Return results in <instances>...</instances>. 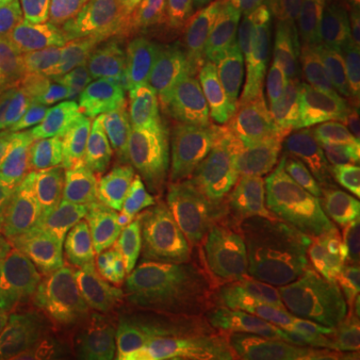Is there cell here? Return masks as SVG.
Here are the masks:
<instances>
[{"instance_id": "cell-36", "label": "cell", "mask_w": 360, "mask_h": 360, "mask_svg": "<svg viewBox=\"0 0 360 360\" xmlns=\"http://www.w3.org/2000/svg\"><path fill=\"white\" fill-rule=\"evenodd\" d=\"M266 360H284V356L281 354V350H269Z\"/></svg>"}, {"instance_id": "cell-16", "label": "cell", "mask_w": 360, "mask_h": 360, "mask_svg": "<svg viewBox=\"0 0 360 360\" xmlns=\"http://www.w3.org/2000/svg\"><path fill=\"white\" fill-rule=\"evenodd\" d=\"M124 281L118 272L75 276L65 284L58 300L60 342H78L92 336L124 333Z\"/></svg>"}, {"instance_id": "cell-34", "label": "cell", "mask_w": 360, "mask_h": 360, "mask_svg": "<svg viewBox=\"0 0 360 360\" xmlns=\"http://www.w3.org/2000/svg\"><path fill=\"white\" fill-rule=\"evenodd\" d=\"M70 342H60L58 347L54 348L51 352V356L46 360H68L70 359Z\"/></svg>"}, {"instance_id": "cell-22", "label": "cell", "mask_w": 360, "mask_h": 360, "mask_svg": "<svg viewBox=\"0 0 360 360\" xmlns=\"http://www.w3.org/2000/svg\"><path fill=\"white\" fill-rule=\"evenodd\" d=\"M63 205L65 198L51 180L40 172H30L25 196L16 208L13 226L8 232L4 258H16L28 246L34 245L42 236V232L49 229Z\"/></svg>"}, {"instance_id": "cell-12", "label": "cell", "mask_w": 360, "mask_h": 360, "mask_svg": "<svg viewBox=\"0 0 360 360\" xmlns=\"http://www.w3.org/2000/svg\"><path fill=\"white\" fill-rule=\"evenodd\" d=\"M196 232L224 300L236 316L245 322H257L255 290L264 255L250 212Z\"/></svg>"}, {"instance_id": "cell-8", "label": "cell", "mask_w": 360, "mask_h": 360, "mask_svg": "<svg viewBox=\"0 0 360 360\" xmlns=\"http://www.w3.org/2000/svg\"><path fill=\"white\" fill-rule=\"evenodd\" d=\"M258 238L264 257H288L322 245L314 186L296 167L258 179Z\"/></svg>"}, {"instance_id": "cell-6", "label": "cell", "mask_w": 360, "mask_h": 360, "mask_svg": "<svg viewBox=\"0 0 360 360\" xmlns=\"http://www.w3.org/2000/svg\"><path fill=\"white\" fill-rule=\"evenodd\" d=\"M360 160V92H321L300 142L295 167L314 186L326 210L350 168Z\"/></svg>"}, {"instance_id": "cell-27", "label": "cell", "mask_w": 360, "mask_h": 360, "mask_svg": "<svg viewBox=\"0 0 360 360\" xmlns=\"http://www.w3.org/2000/svg\"><path fill=\"white\" fill-rule=\"evenodd\" d=\"M326 42L342 58H360V0H333Z\"/></svg>"}, {"instance_id": "cell-18", "label": "cell", "mask_w": 360, "mask_h": 360, "mask_svg": "<svg viewBox=\"0 0 360 360\" xmlns=\"http://www.w3.org/2000/svg\"><path fill=\"white\" fill-rule=\"evenodd\" d=\"M120 106L122 92H103L70 103L44 106L42 116L51 148L70 146L98 155L118 122Z\"/></svg>"}, {"instance_id": "cell-23", "label": "cell", "mask_w": 360, "mask_h": 360, "mask_svg": "<svg viewBox=\"0 0 360 360\" xmlns=\"http://www.w3.org/2000/svg\"><path fill=\"white\" fill-rule=\"evenodd\" d=\"M46 39L39 0L0 8V72H13Z\"/></svg>"}, {"instance_id": "cell-24", "label": "cell", "mask_w": 360, "mask_h": 360, "mask_svg": "<svg viewBox=\"0 0 360 360\" xmlns=\"http://www.w3.org/2000/svg\"><path fill=\"white\" fill-rule=\"evenodd\" d=\"M49 39L65 46H89L98 34L101 0H39Z\"/></svg>"}, {"instance_id": "cell-15", "label": "cell", "mask_w": 360, "mask_h": 360, "mask_svg": "<svg viewBox=\"0 0 360 360\" xmlns=\"http://www.w3.org/2000/svg\"><path fill=\"white\" fill-rule=\"evenodd\" d=\"M200 84H206V80L184 72L136 80L122 92L118 122L101 146L98 156L127 150L158 130L174 127L180 108Z\"/></svg>"}, {"instance_id": "cell-19", "label": "cell", "mask_w": 360, "mask_h": 360, "mask_svg": "<svg viewBox=\"0 0 360 360\" xmlns=\"http://www.w3.org/2000/svg\"><path fill=\"white\" fill-rule=\"evenodd\" d=\"M333 0H283L260 30V58H290L326 44Z\"/></svg>"}, {"instance_id": "cell-21", "label": "cell", "mask_w": 360, "mask_h": 360, "mask_svg": "<svg viewBox=\"0 0 360 360\" xmlns=\"http://www.w3.org/2000/svg\"><path fill=\"white\" fill-rule=\"evenodd\" d=\"M179 0H101L98 44L124 51L155 28Z\"/></svg>"}, {"instance_id": "cell-1", "label": "cell", "mask_w": 360, "mask_h": 360, "mask_svg": "<svg viewBox=\"0 0 360 360\" xmlns=\"http://www.w3.org/2000/svg\"><path fill=\"white\" fill-rule=\"evenodd\" d=\"M260 30L240 0H179L142 39L124 49L136 80L160 75H196L206 82L260 60Z\"/></svg>"}, {"instance_id": "cell-13", "label": "cell", "mask_w": 360, "mask_h": 360, "mask_svg": "<svg viewBox=\"0 0 360 360\" xmlns=\"http://www.w3.org/2000/svg\"><path fill=\"white\" fill-rule=\"evenodd\" d=\"M226 300L210 269L198 232L184 245L170 296L167 324L188 347H205L219 330Z\"/></svg>"}, {"instance_id": "cell-7", "label": "cell", "mask_w": 360, "mask_h": 360, "mask_svg": "<svg viewBox=\"0 0 360 360\" xmlns=\"http://www.w3.org/2000/svg\"><path fill=\"white\" fill-rule=\"evenodd\" d=\"M321 90L290 75H272L252 94V180L295 167Z\"/></svg>"}, {"instance_id": "cell-10", "label": "cell", "mask_w": 360, "mask_h": 360, "mask_svg": "<svg viewBox=\"0 0 360 360\" xmlns=\"http://www.w3.org/2000/svg\"><path fill=\"white\" fill-rule=\"evenodd\" d=\"M162 229L158 212L148 200L116 206L96 217L89 238L60 258V264L70 278L106 272L124 274L134 257Z\"/></svg>"}, {"instance_id": "cell-4", "label": "cell", "mask_w": 360, "mask_h": 360, "mask_svg": "<svg viewBox=\"0 0 360 360\" xmlns=\"http://www.w3.org/2000/svg\"><path fill=\"white\" fill-rule=\"evenodd\" d=\"M14 78L40 104L70 103L103 92H127L134 84L122 56L103 44L65 46L44 39L13 70Z\"/></svg>"}, {"instance_id": "cell-2", "label": "cell", "mask_w": 360, "mask_h": 360, "mask_svg": "<svg viewBox=\"0 0 360 360\" xmlns=\"http://www.w3.org/2000/svg\"><path fill=\"white\" fill-rule=\"evenodd\" d=\"M255 321L286 360H330L338 336V281L326 245L262 257Z\"/></svg>"}, {"instance_id": "cell-29", "label": "cell", "mask_w": 360, "mask_h": 360, "mask_svg": "<svg viewBox=\"0 0 360 360\" xmlns=\"http://www.w3.org/2000/svg\"><path fill=\"white\" fill-rule=\"evenodd\" d=\"M324 212L336 220L340 231L360 245V160L340 182L335 200Z\"/></svg>"}, {"instance_id": "cell-25", "label": "cell", "mask_w": 360, "mask_h": 360, "mask_svg": "<svg viewBox=\"0 0 360 360\" xmlns=\"http://www.w3.org/2000/svg\"><path fill=\"white\" fill-rule=\"evenodd\" d=\"M96 214L92 210L65 202L39 240L18 255L22 264H37L75 250L89 238Z\"/></svg>"}, {"instance_id": "cell-9", "label": "cell", "mask_w": 360, "mask_h": 360, "mask_svg": "<svg viewBox=\"0 0 360 360\" xmlns=\"http://www.w3.org/2000/svg\"><path fill=\"white\" fill-rule=\"evenodd\" d=\"M58 260L26 264L16 302L0 328V359L46 360L60 342L58 300L68 283Z\"/></svg>"}, {"instance_id": "cell-14", "label": "cell", "mask_w": 360, "mask_h": 360, "mask_svg": "<svg viewBox=\"0 0 360 360\" xmlns=\"http://www.w3.org/2000/svg\"><path fill=\"white\" fill-rule=\"evenodd\" d=\"M32 172L51 180L65 202L98 212L136 196L139 182L129 170L84 148L52 146Z\"/></svg>"}, {"instance_id": "cell-37", "label": "cell", "mask_w": 360, "mask_h": 360, "mask_svg": "<svg viewBox=\"0 0 360 360\" xmlns=\"http://www.w3.org/2000/svg\"><path fill=\"white\" fill-rule=\"evenodd\" d=\"M18 2H22V0H0V8H8L13 4H18Z\"/></svg>"}, {"instance_id": "cell-28", "label": "cell", "mask_w": 360, "mask_h": 360, "mask_svg": "<svg viewBox=\"0 0 360 360\" xmlns=\"http://www.w3.org/2000/svg\"><path fill=\"white\" fill-rule=\"evenodd\" d=\"M129 360H194V356L188 345L165 322L130 338Z\"/></svg>"}, {"instance_id": "cell-38", "label": "cell", "mask_w": 360, "mask_h": 360, "mask_svg": "<svg viewBox=\"0 0 360 360\" xmlns=\"http://www.w3.org/2000/svg\"><path fill=\"white\" fill-rule=\"evenodd\" d=\"M0 360H2V359H0Z\"/></svg>"}, {"instance_id": "cell-32", "label": "cell", "mask_w": 360, "mask_h": 360, "mask_svg": "<svg viewBox=\"0 0 360 360\" xmlns=\"http://www.w3.org/2000/svg\"><path fill=\"white\" fill-rule=\"evenodd\" d=\"M26 274V264L18 258L0 260V328L13 310L18 290L22 286Z\"/></svg>"}, {"instance_id": "cell-26", "label": "cell", "mask_w": 360, "mask_h": 360, "mask_svg": "<svg viewBox=\"0 0 360 360\" xmlns=\"http://www.w3.org/2000/svg\"><path fill=\"white\" fill-rule=\"evenodd\" d=\"M340 360H360V246L350 250L342 276Z\"/></svg>"}, {"instance_id": "cell-33", "label": "cell", "mask_w": 360, "mask_h": 360, "mask_svg": "<svg viewBox=\"0 0 360 360\" xmlns=\"http://www.w3.org/2000/svg\"><path fill=\"white\" fill-rule=\"evenodd\" d=\"M281 2L283 0H240L243 8H245L248 18H250V22L258 30H262V26L269 22V18L278 8Z\"/></svg>"}, {"instance_id": "cell-5", "label": "cell", "mask_w": 360, "mask_h": 360, "mask_svg": "<svg viewBox=\"0 0 360 360\" xmlns=\"http://www.w3.org/2000/svg\"><path fill=\"white\" fill-rule=\"evenodd\" d=\"M172 129L182 156L226 160L252 180V115L234 80L222 78L191 94Z\"/></svg>"}, {"instance_id": "cell-30", "label": "cell", "mask_w": 360, "mask_h": 360, "mask_svg": "<svg viewBox=\"0 0 360 360\" xmlns=\"http://www.w3.org/2000/svg\"><path fill=\"white\" fill-rule=\"evenodd\" d=\"M269 338L262 330H236L210 348L200 360H266Z\"/></svg>"}, {"instance_id": "cell-3", "label": "cell", "mask_w": 360, "mask_h": 360, "mask_svg": "<svg viewBox=\"0 0 360 360\" xmlns=\"http://www.w3.org/2000/svg\"><path fill=\"white\" fill-rule=\"evenodd\" d=\"M156 200L162 226L184 236L250 212V179L238 165L196 156L168 176Z\"/></svg>"}, {"instance_id": "cell-17", "label": "cell", "mask_w": 360, "mask_h": 360, "mask_svg": "<svg viewBox=\"0 0 360 360\" xmlns=\"http://www.w3.org/2000/svg\"><path fill=\"white\" fill-rule=\"evenodd\" d=\"M42 108L13 72H0V160L13 174L32 172L51 150Z\"/></svg>"}, {"instance_id": "cell-31", "label": "cell", "mask_w": 360, "mask_h": 360, "mask_svg": "<svg viewBox=\"0 0 360 360\" xmlns=\"http://www.w3.org/2000/svg\"><path fill=\"white\" fill-rule=\"evenodd\" d=\"M68 360H129V336L120 333L70 342Z\"/></svg>"}, {"instance_id": "cell-35", "label": "cell", "mask_w": 360, "mask_h": 360, "mask_svg": "<svg viewBox=\"0 0 360 360\" xmlns=\"http://www.w3.org/2000/svg\"><path fill=\"white\" fill-rule=\"evenodd\" d=\"M13 176H16V174H13V172H11V168L6 167V165L0 160V184H2V182H6L8 179H13Z\"/></svg>"}, {"instance_id": "cell-20", "label": "cell", "mask_w": 360, "mask_h": 360, "mask_svg": "<svg viewBox=\"0 0 360 360\" xmlns=\"http://www.w3.org/2000/svg\"><path fill=\"white\" fill-rule=\"evenodd\" d=\"M103 158L110 165H116L129 170L130 174H134V179L139 182L134 198L150 200L158 194L160 186L167 182L168 176L182 165L184 156L180 153L174 129L168 127L142 139L127 150L103 156Z\"/></svg>"}, {"instance_id": "cell-11", "label": "cell", "mask_w": 360, "mask_h": 360, "mask_svg": "<svg viewBox=\"0 0 360 360\" xmlns=\"http://www.w3.org/2000/svg\"><path fill=\"white\" fill-rule=\"evenodd\" d=\"M180 258V236L162 229L124 270V335L129 338L144 335L146 330L167 322Z\"/></svg>"}]
</instances>
